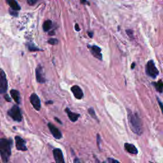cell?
Returning a JSON list of instances; mask_svg holds the SVG:
<instances>
[{
  "label": "cell",
  "instance_id": "cell-31",
  "mask_svg": "<svg viewBox=\"0 0 163 163\" xmlns=\"http://www.w3.org/2000/svg\"><path fill=\"white\" fill-rule=\"evenodd\" d=\"M46 104H48V103H52V101H48V102H46Z\"/></svg>",
  "mask_w": 163,
  "mask_h": 163
},
{
  "label": "cell",
  "instance_id": "cell-25",
  "mask_svg": "<svg viewBox=\"0 0 163 163\" xmlns=\"http://www.w3.org/2000/svg\"><path fill=\"white\" fill-rule=\"evenodd\" d=\"M4 99H5V100H7L8 102H11L10 97H9V96L8 94L4 95Z\"/></svg>",
  "mask_w": 163,
  "mask_h": 163
},
{
  "label": "cell",
  "instance_id": "cell-6",
  "mask_svg": "<svg viewBox=\"0 0 163 163\" xmlns=\"http://www.w3.org/2000/svg\"><path fill=\"white\" fill-rule=\"evenodd\" d=\"M88 47L90 49L91 53L93 56L101 60L103 59V55L101 54V49L97 45H88Z\"/></svg>",
  "mask_w": 163,
  "mask_h": 163
},
{
  "label": "cell",
  "instance_id": "cell-16",
  "mask_svg": "<svg viewBox=\"0 0 163 163\" xmlns=\"http://www.w3.org/2000/svg\"><path fill=\"white\" fill-rule=\"evenodd\" d=\"M7 2L13 10L18 11V10H21L20 6L18 5V3L16 1H13V0H9V1H7Z\"/></svg>",
  "mask_w": 163,
  "mask_h": 163
},
{
  "label": "cell",
  "instance_id": "cell-20",
  "mask_svg": "<svg viewBox=\"0 0 163 163\" xmlns=\"http://www.w3.org/2000/svg\"><path fill=\"white\" fill-rule=\"evenodd\" d=\"M27 46H28V49L31 51V52H34V51L40 50V49L37 48L36 46H35L34 45H32V44H30Z\"/></svg>",
  "mask_w": 163,
  "mask_h": 163
},
{
  "label": "cell",
  "instance_id": "cell-3",
  "mask_svg": "<svg viewBox=\"0 0 163 163\" xmlns=\"http://www.w3.org/2000/svg\"><path fill=\"white\" fill-rule=\"evenodd\" d=\"M145 72L147 75L152 78H156L159 73L156 66L154 62L152 60H150L147 63L145 68Z\"/></svg>",
  "mask_w": 163,
  "mask_h": 163
},
{
  "label": "cell",
  "instance_id": "cell-5",
  "mask_svg": "<svg viewBox=\"0 0 163 163\" xmlns=\"http://www.w3.org/2000/svg\"><path fill=\"white\" fill-rule=\"evenodd\" d=\"M8 89V82L6 77V74L3 69L0 72V92L1 94L5 93Z\"/></svg>",
  "mask_w": 163,
  "mask_h": 163
},
{
  "label": "cell",
  "instance_id": "cell-26",
  "mask_svg": "<svg viewBox=\"0 0 163 163\" xmlns=\"http://www.w3.org/2000/svg\"><path fill=\"white\" fill-rule=\"evenodd\" d=\"M126 32L129 35V36H131L133 35V31L131 30H127Z\"/></svg>",
  "mask_w": 163,
  "mask_h": 163
},
{
  "label": "cell",
  "instance_id": "cell-10",
  "mask_svg": "<svg viewBox=\"0 0 163 163\" xmlns=\"http://www.w3.org/2000/svg\"><path fill=\"white\" fill-rule=\"evenodd\" d=\"M48 127H49V129L50 130V133H52V134L53 135V136L55 139H60L62 138L61 132H60L59 130V129L55 127L54 125H53L52 124H51V123H49L48 124Z\"/></svg>",
  "mask_w": 163,
  "mask_h": 163
},
{
  "label": "cell",
  "instance_id": "cell-4",
  "mask_svg": "<svg viewBox=\"0 0 163 163\" xmlns=\"http://www.w3.org/2000/svg\"><path fill=\"white\" fill-rule=\"evenodd\" d=\"M8 115L15 121L21 122L22 120V114L19 107L17 105L13 106L12 108L8 111Z\"/></svg>",
  "mask_w": 163,
  "mask_h": 163
},
{
  "label": "cell",
  "instance_id": "cell-29",
  "mask_svg": "<svg viewBox=\"0 0 163 163\" xmlns=\"http://www.w3.org/2000/svg\"><path fill=\"white\" fill-rule=\"evenodd\" d=\"M74 163H80V161H79V160H78V159H77H77H74Z\"/></svg>",
  "mask_w": 163,
  "mask_h": 163
},
{
  "label": "cell",
  "instance_id": "cell-2",
  "mask_svg": "<svg viewBox=\"0 0 163 163\" xmlns=\"http://www.w3.org/2000/svg\"><path fill=\"white\" fill-rule=\"evenodd\" d=\"M12 140L5 138L0 139V153L2 161L4 163H7L11 155V147Z\"/></svg>",
  "mask_w": 163,
  "mask_h": 163
},
{
  "label": "cell",
  "instance_id": "cell-17",
  "mask_svg": "<svg viewBox=\"0 0 163 163\" xmlns=\"http://www.w3.org/2000/svg\"><path fill=\"white\" fill-rule=\"evenodd\" d=\"M154 86L156 89L160 93H162L163 92V82L162 80L158 81L157 82H155L153 83Z\"/></svg>",
  "mask_w": 163,
  "mask_h": 163
},
{
  "label": "cell",
  "instance_id": "cell-32",
  "mask_svg": "<svg viewBox=\"0 0 163 163\" xmlns=\"http://www.w3.org/2000/svg\"><path fill=\"white\" fill-rule=\"evenodd\" d=\"M134 63H133V64H132V67H131V68H134Z\"/></svg>",
  "mask_w": 163,
  "mask_h": 163
},
{
  "label": "cell",
  "instance_id": "cell-15",
  "mask_svg": "<svg viewBox=\"0 0 163 163\" xmlns=\"http://www.w3.org/2000/svg\"><path fill=\"white\" fill-rule=\"evenodd\" d=\"M10 95L13 100H14L17 103H20V94L19 92L15 89H12L10 91Z\"/></svg>",
  "mask_w": 163,
  "mask_h": 163
},
{
  "label": "cell",
  "instance_id": "cell-18",
  "mask_svg": "<svg viewBox=\"0 0 163 163\" xmlns=\"http://www.w3.org/2000/svg\"><path fill=\"white\" fill-rule=\"evenodd\" d=\"M52 21L50 20H46L44 22L43 24V29L45 31H48L50 30L51 27H52Z\"/></svg>",
  "mask_w": 163,
  "mask_h": 163
},
{
  "label": "cell",
  "instance_id": "cell-14",
  "mask_svg": "<svg viewBox=\"0 0 163 163\" xmlns=\"http://www.w3.org/2000/svg\"><path fill=\"white\" fill-rule=\"evenodd\" d=\"M124 148L127 152H128L132 154H137L138 153V150L134 145L131 143H126L124 144Z\"/></svg>",
  "mask_w": 163,
  "mask_h": 163
},
{
  "label": "cell",
  "instance_id": "cell-1",
  "mask_svg": "<svg viewBox=\"0 0 163 163\" xmlns=\"http://www.w3.org/2000/svg\"><path fill=\"white\" fill-rule=\"evenodd\" d=\"M128 119L129 126L132 131L135 134L141 135L143 133V126L141 119H139L137 114H134L131 110H128Z\"/></svg>",
  "mask_w": 163,
  "mask_h": 163
},
{
  "label": "cell",
  "instance_id": "cell-21",
  "mask_svg": "<svg viewBox=\"0 0 163 163\" xmlns=\"http://www.w3.org/2000/svg\"><path fill=\"white\" fill-rule=\"evenodd\" d=\"M48 44L52 45H56L58 44V40L56 38H51L48 40Z\"/></svg>",
  "mask_w": 163,
  "mask_h": 163
},
{
  "label": "cell",
  "instance_id": "cell-12",
  "mask_svg": "<svg viewBox=\"0 0 163 163\" xmlns=\"http://www.w3.org/2000/svg\"><path fill=\"white\" fill-rule=\"evenodd\" d=\"M72 92H73V94L74 96L75 97V98L77 100H81L83 98V93L80 89V87L78 86H73L72 89H71Z\"/></svg>",
  "mask_w": 163,
  "mask_h": 163
},
{
  "label": "cell",
  "instance_id": "cell-9",
  "mask_svg": "<svg viewBox=\"0 0 163 163\" xmlns=\"http://www.w3.org/2000/svg\"><path fill=\"white\" fill-rule=\"evenodd\" d=\"M16 148L18 150L26 151L27 147L26 145V142L21 137L17 136L15 138Z\"/></svg>",
  "mask_w": 163,
  "mask_h": 163
},
{
  "label": "cell",
  "instance_id": "cell-11",
  "mask_svg": "<svg viewBox=\"0 0 163 163\" xmlns=\"http://www.w3.org/2000/svg\"><path fill=\"white\" fill-rule=\"evenodd\" d=\"M36 78L38 82L44 83L45 82V78L44 75L43 69L41 66H38L36 69Z\"/></svg>",
  "mask_w": 163,
  "mask_h": 163
},
{
  "label": "cell",
  "instance_id": "cell-28",
  "mask_svg": "<svg viewBox=\"0 0 163 163\" xmlns=\"http://www.w3.org/2000/svg\"><path fill=\"white\" fill-rule=\"evenodd\" d=\"M88 35H89V37H91V38H92V35H93V33H92V32H88Z\"/></svg>",
  "mask_w": 163,
  "mask_h": 163
},
{
  "label": "cell",
  "instance_id": "cell-27",
  "mask_svg": "<svg viewBox=\"0 0 163 163\" xmlns=\"http://www.w3.org/2000/svg\"><path fill=\"white\" fill-rule=\"evenodd\" d=\"M75 30L77 31H80V28H79V27H78V25L77 24H75Z\"/></svg>",
  "mask_w": 163,
  "mask_h": 163
},
{
  "label": "cell",
  "instance_id": "cell-19",
  "mask_svg": "<svg viewBox=\"0 0 163 163\" xmlns=\"http://www.w3.org/2000/svg\"><path fill=\"white\" fill-rule=\"evenodd\" d=\"M88 112H89V115L91 116V117L94 119L95 120H97V116L96 115V113H95V111L93 109V108H89V110H88Z\"/></svg>",
  "mask_w": 163,
  "mask_h": 163
},
{
  "label": "cell",
  "instance_id": "cell-23",
  "mask_svg": "<svg viewBox=\"0 0 163 163\" xmlns=\"http://www.w3.org/2000/svg\"><path fill=\"white\" fill-rule=\"evenodd\" d=\"M108 162H109V163H120L118 161L115 160L114 159H111V158H109Z\"/></svg>",
  "mask_w": 163,
  "mask_h": 163
},
{
  "label": "cell",
  "instance_id": "cell-22",
  "mask_svg": "<svg viewBox=\"0 0 163 163\" xmlns=\"http://www.w3.org/2000/svg\"><path fill=\"white\" fill-rule=\"evenodd\" d=\"M27 2L30 5H33V4H35L37 2V1H35V0H27Z\"/></svg>",
  "mask_w": 163,
  "mask_h": 163
},
{
  "label": "cell",
  "instance_id": "cell-7",
  "mask_svg": "<svg viewBox=\"0 0 163 163\" xmlns=\"http://www.w3.org/2000/svg\"><path fill=\"white\" fill-rule=\"evenodd\" d=\"M30 100L31 105L34 107V108L37 111H39L41 108V101L38 95L35 94V93H32L30 96Z\"/></svg>",
  "mask_w": 163,
  "mask_h": 163
},
{
  "label": "cell",
  "instance_id": "cell-8",
  "mask_svg": "<svg viewBox=\"0 0 163 163\" xmlns=\"http://www.w3.org/2000/svg\"><path fill=\"white\" fill-rule=\"evenodd\" d=\"M53 155L55 163H65L63 152L59 148H55L53 150Z\"/></svg>",
  "mask_w": 163,
  "mask_h": 163
},
{
  "label": "cell",
  "instance_id": "cell-30",
  "mask_svg": "<svg viewBox=\"0 0 163 163\" xmlns=\"http://www.w3.org/2000/svg\"><path fill=\"white\" fill-rule=\"evenodd\" d=\"M55 120H57V121H58V122H59V124H62V122H60V120H59V119H58V118H55Z\"/></svg>",
  "mask_w": 163,
  "mask_h": 163
},
{
  "label": "cell",
  "instance_id": "cell-24",
  "mask_svg": "<svg viewBox=\"0 0 163 163\" xmlns=\"http://www.w3.org/2000/svg\"><path fill=\"white\" fill-rule=\"evenodd\" d=\"M157 101H158V103H159V106H160V108H161V110L162 111V112L163 114V103H162V102L159 100V99H157Z\"/></svg>",
  "mask_w": 163,
  "mask_h": 163
},
{
  "label": "cell",
  "instance_id": "cell-13",
  "mask_svg": "<svg viewBox=\"0 0 163 163\" xmlns=\"http://www.w3.org/2000/svg\"><path fill=\"white\" fill-rule=\"evenodd\" d=\"M65 111L66 112L69 120H70L71 121H72V122H76V121L78 119V117H80V114L72 112V111L70 110H69L68 108H66V110H65Z\"/></svg>",
  "mask_w": 163,
  "mask_h": 163
}]
</instances>
